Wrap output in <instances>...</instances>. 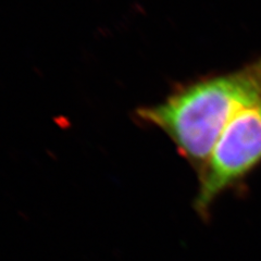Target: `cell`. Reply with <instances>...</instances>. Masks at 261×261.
Segmentation results:
<instances>
[{
  "mask_svg": "<svg viewBox=\"0 0 261 261\" xmlns=\"http://www.w3.org/2000/svg\"><path fill=\"white\" fill-rule=\"evenodd\" d=\"M260 101L261 57L240 69L176 85L161 102L138 108L135 117L162 130L198 175L227 122Z\"/></svg>",
  "mask_w": 261,
  "mask_h": 261,
  "instance_id": "cell-1",
  "label": "cell"
},
{
  "mask_svg": "<svg viewBox=\"0 0 261 261\" xmlns=\"http://www.w3.org/2000/svg\"><path fill=\"white\" fill-rule=\"evenodd\" d=\"M261 166V101L236 112L220 134L198 176L193 207L201 219L210 216L215 201L242 186Z\"/></svg>",
  "mask_w": 261,
  "mask_h": 261,
  "instance_id": "cell-2",
  "label": "cell"
}]
</instances>
